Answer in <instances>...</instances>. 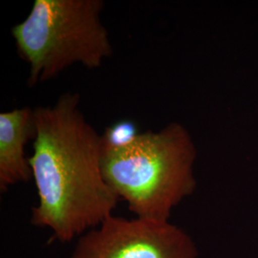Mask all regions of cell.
I'll use <instances>...</instances> for the list:
<instances>
[{
	"instance_id": "cell-6",
	"label": "cell",
	"mask_w": 258,
	"mask_h": 258,
	"mask_svg": "<svg viewBox=\"0 0 258 258\" xmlns=\"http://www.w3.org/2000/svg\"><path fill=\"white\" fill-rule=\"evenodd\" d=\"M141 133L135 121L128 119L117 120L107 126L102 134L104 150H117L132 145Z\"/></svg>"
},
{
	"instance_id": "cell-1",
	"label": "cell",
	"mask_w": 258,
	"mask_h": 258,
	"mask_svg": "<svg viewBox=\"0 0 258 258\" xmlns=\"http://www.w3.org/2000/svg\"><path fill=\"white\" fill-rule=\"evenodd\" d=\"M81 96L65 93L54 105L34 109L36 137L29 157L37 191L35 227L68 243L99 227L119 202L102 173V135L80 108Z\"/></svg>"
},
{
	"instance_id": "cell-4",
	"label": "cell",
	"mask_w": 258,
	"mask_h": 258,
	"mask_svg": "<svg viewBox=\"0 0 258 258\" xmlns=\"http://www.w3.org/2000/svg\"><path fill=\"white\" fill-rule=\"evenodd\" d=\"M191 237L169 221L112 215L81 236L70 258H197Z\"/></svg>"
},
{
	"instance_id": "cell-5",
	"label": "cell",
	"mask_w": 258,
	"mask_h": 258,
	"mask_svg": "<svg viewBox=\"0 0 258 258\" xmlns=\"http://www.w3.org/2000/svg\"><path fill=\"white\" fill-rule=\"evenodd\" d=\"M36 137L34 109L22 107L0 113V190L29 182L33 176L25 155L29 141Z\"/></svg>"
},
{
	"instance_id": "cell-2",
	"label": "cell",
	"mask_w": 258,
	"mask_h": 258,
	"mask_svg": "<svg viewBox=\"0 0 258 258\" xmlns=\"http://www.w3.org/2000/svg\"><path fill=\"white\" fill-rule=\"evenodd\" d=\"M196 157L187 129L171 122L141 133L126 148L103 150L102 173L136 217L169 221L176 206L196 189Z\"/></svg>"
},
{
	"instance_id": "cell-3",
	"label": "cell",
	"mask_w": 258,
	"mask_h": 258,
	"mask_svg": "<svg viewBox=\"0 0 258 258\" xmlns=\"http://www.w3.org/2000/svg\"><path fill=\"white\" fill-rule=\"evenodd\" d=\"M102 0H36L11 34L19 56L30 65L29 86L44 83L81 63L96 69L113 54L102 23Z\"/></svg>"
}]
</instances>
